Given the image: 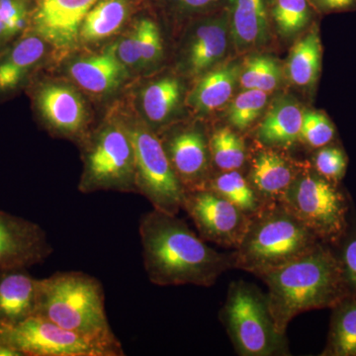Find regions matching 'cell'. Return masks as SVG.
Listing matches in <instances>:
<instances>
[{
    "label": "cell",
    "instance_id": "cell-3",
    "mask_svg": "<svg viewBox=\"0 0 356 356\" xmlns=\"http://www.w3.org/2000/svg\"><path fill=\"white\" fill-rule=\"evenodd\" d=\"M35 315L63 329L124 350L112 331L102 282L81 271H62L39 280Z\"/></svg>",
    "mask_w": 356,
    "mask_h": 356
},
{
    "label": "cell",
    "instance_id": "cell-21",
    "mask_svg": "<svg viewBox=\"0 0 356 356\" xmlns=\"http://www.w3.org/2000/svg\"><path fill=\"white\" fill-rule=\"evenodd\" d=\"M127 72L117 57L115 44L103 53L77 58L69 69L72 79L93 95H106L118 88Z\"/></svg>",
    "mask_w": 356,
    "mask_h": 356
},
{
    "label": "cell",
    "instance_id": "cell-19",
    "mask_svg": "<svg viewBox=\"0 0 356 356\" xmlns=\"http://www.w3.org/2000/svg\"><path fill=\"white\" fill-rule=\"evenodd\" d=\"M38 285L28 268L0 271V324L17 325L35 316Z\"/></svg>",
    "mask_w": 356,
    "mask_h": 356
},
{
    "label": "cell",
    "instance_id": "cell-5",
    "mask_svg": "<svg viewBox=\"0 0 356 356\" xmlns=\"http://www.w3.org/2000/svg\"><path fill=\"white\" fill-rule=\"evenodd\" d=\"M219 318L236 355H291L286 334H281L274 323L266 293L257 285L243 280L233 281Z\"/></svg>",
    "mask_w": 356,
    "mask_h": 356
},
{
    "label": "cell",
    "instance_id": "cell-6",
    "mask_svg": "<svg viewBox=\"0 0 356 356\" xmlns=\"http://www.w3.org/2000/svg\"><path fill=\"white\" fill-rule=\"evenodd\" d=\"M282 203L321 243L334 245L350 222L353 206L341 184L318 175L307 163L288 189Z\"/></svg>",
    "mask_w": 356,
    "mask_h": 356
},
{
    "label": "cell",
    "instance_id": "cell-23",
    "mask_svg": "<svg viewBox=\"0 0 356 356\" xmlns=\"http://www.w3.org/2000/svg\"><path fill=\"white\" fill-rule=\"evenodd\" d=\"M322 55L320 31L318 25H313L290 51L286 70L289 81L299 88L313 90L320 77Z\"/></svg>",
    "mask_w": 356,
    "mask_h": 356
},
{
    "label": "cell",
    "instance_id": "cell-32",
    "mask_svg": "<svg viewBox=\"0 0 356 356\" xmlns=\"http://www.w3.org/2000/svg\"><path fill=\"white\" fill-rule=\"evenodd\" d=\"M341 267L346 296L356 298V210L353 208L348 228L339 242L331 245Z\"/></svg>",
    "mask_w": 356,
    "mask_h": 356
},
{
    "label": "cell",
    "instance_id": "cell-8",
    "mask_svg": "<svg viewBox=\"0 0 356 356\" xmlns=\"http://www.w3.org/2000/svg\"><path fill=\"white\" fill-rule=\"evenodd\" d=\"M123 125L135 154L138 194L145 196L154 209L177 215L182 210L184 187L172 168L163 142L142 122H128Z\"/></svg>",
    "mask_w": 356,
    "mask_h": 356
},
{
    "label": "cell",
    "instance_id": "cell-27",
    "mask_svg": "<svg viewBox=\"0 0 356 356\" xmlns=\"http://www.w3.org/2000/svg\"><path fill=\"white\" fill-rule=\"evenodd\" d=\"M200 189L215 192L252 218L259 214L266 206L247 177L238 170L212 173Z\"/></svg>",
    "mask_w": 356,
    "mask_h": 356
},
{
    "label": "cell",
    "instance_id": "cell-15",
    "mask_svg": "<svg viewBox=\"0 0 356 356\" xmlns=\"http://www.w3.org/2000/svg\"><path fill=\"white\" fill-rule=\"evenodd\" d=\"M285 151L259 144L250 152L247 178L266 205L281 202L307 165L297 163Z\"/></svg>",
    "mask_w": 356,
    "mask_h": 356
},
{
    "label": "cell",
    "instance_id": "cell-16",
    "mask_svg": "<svg viewBox=\"0 0 356 356\" xmlns=\"http://www.w3.org/2000/svg\"><path fill=\"white\" fill-rule=\"evenodd\" d=\"M161 142L184 189L202 188L212 175L213 168L209 140L205 134L187 128L170 134Z\"/></svg>",
    "mask_w": 356,
    "mask_h": 356
},
{
    "label": "cell",
    "instance_id": "cell-10",
    "mask_svg": "<svg viewBox=\"0 0 356 356\" xmlns=\"http://www.w3.org/2000/svg\"><path fill=\"white\" fill-rule=\"evenodd\" d=\"M182 210L205 242L235 250L247 234L252 217L208 189H184Z\"/></svg>",
    "mask_w": 356,
    "mask_h": 356
},
{
    "label": "cell",
    "instance_id": "cell-2",
    "mask_svg": "<svg viewBox=\"0 0 356 356\" xmlns=\"http://www.w3.org/2000/svg\"><path fill=\"white\" fill-rule=\"evenodd\" d=\"M259 278L266 285L269 310L281 334H286L300 314L332 309L346 296L336 254L323 243Z\"/></svg>",
    "mask_w": 356,
    "mask_h": 356
},
{
    "label": "cell",
    "instance_id": "cell-24",
    "mask_svg": "<svg viewBox=\"0 0 356 356\" xmlns=\"http://www.w3.org/2000/svg\"><path fill=\"white\" fill-rule=\"evenodd\" d=\"M331 310L327 343L320 356H356L355 297H344Z\"/></svg>",
    "mask_w": 356,
    "mask_h": 356
},
{
    "label": "cell",
    "instance_id": "cell-18",
    "mask_svg": "<svg viewBox=\"0 0 356 356\" xmlns=\"http://www.w3.org/2000/svg\"><path fill=\"white\" fill-rule=\"evenodd\" d=\"M232 43L238 51L259 48L270 40V0H229Z\"/></svg>",
    "mask_w": 356,
    "mask_h": 356
},
{
    "label": "cell",
    "instance_id": "cell-13",
    "mask_svg": "<svg viewBox=\"0 0 356 356\" xmlns=\"http://www.w3.org/2000/svg\"><path fill=\"white\" fill-rule=\"evenodd\" d=\"M35 108L51 131L69 138H81L88 123L81 95L65 84L46 83L35 88Z\"/></svg>",
    "mask_w": 356,
    "mask_h": 356
},
{
    "label": "cell",
    "instance_id": "cell-30",
    "mask_svg": "<svg viewBox=\"0 0 356 356\" xmlns=\"http://www.w3.org/2000/svg\"><path fill=\"white\" fill-rule=\"evenodd\" d=\"M282 67L273 57L254 55L242 65L240 86L243 89H257L271 92L282 83Z\"/></svg>",
    "mask_w": 356,
    "mask_h": 356
},
{
    "label": "cell",
    "instance_id": "cell-31",
    "mask_svg": "<svg viewBox=\"0 0 356 356\" xmlns=\"http://www.w3.org/2000/svg\"><path fill=\"white\" fill-rule=\"evenodd\" d=\"M268 92L257 89H243L234 98L228 109V121L232 128L245 132L252 127L266 108Z\"/></svg>",
    "mask_w": 356,
    "mask_h": 356
},
{
    "label": "cell",
    "instance_id": "cell-26",
    "mask_svg": "<svg viewBox=\"0 0 356 356\" xmlns=\"http://www.w3.org/2000/svg\"><path fill=\"white\" fill-rule=\"evenodd\" d=\"M128 14V0H98L84 18L79 42L96 43L109 38L123 26Z\"/></svg>",
    "mask_w": 356,
    "mask_h": 356
},
{
    "label": "cell",
    "instance_id": "cell-33",
    "mask_svg": "<svg viewBox=\"0 0 356 356\" xmlns=\"http://www.w3.org/2000/svg\"><path fill=\"white\" fill-rule=\"evenodd\" d=\"M336 126L325 112L304 110L300 142L316 151L336 142Z\"/></svg>",
    "mask_w": 356,
    "mask_h": 356
},
{
    "label": "cell",
    "instance_id": "cell-35",
    "mask_svg": "<svg viewBox=\"0 0 356 356\" xmlns=\"http://www.w3.org/2000/svg\"><path fill=\"white\" fill-rule=\"evenodd\" d=\"M139 40L143 67H152L163 57V40L158 25L151 19H142L135 26Z\"/></svg>",
    "mask_w": 356,
    "mask_h": 356
},
{
    "label": "cell",
    "instance_id": "cell-39",
    "mask_svg": "<svg viewBox=\"0 0 356 356\" xmlns=\"http://www.w3.org/2000/svg\"><path fill=\"white\" fill-rule=\"evenodd\" d=\"M13 41H14V39L8 29H7L6 25L4 24L1 15H0V49L4 48L6 44L11 43Z\"/></svg>",
    "mask_w": 356,
    "mask_h": 356
},
{
    "label": "cell",
    "instance_id": "cell-40",
    "mask_svg": "<svg viewBox=\"0 0 356 356\" xmlns=\"http://www.w3.org/2000/svg\"><path fill=\"white\" fill-rule=\"evenodd\" d=\"M0 356H22L17 350H14L11 346L0 341Z\"/></svg>",
    "mask_w": 356,
    "mask_h": 356
},
{
    "label": "cell",
    "instance_id": "cell-25",
    "mask_svg": "<svg viewBox=\"0 0 356 356\" xmlns=\"http://www.w3.org/2000/svg\"><path fill=\"white\" fill-rule=\"evenodd\" d=\"M181 83L175 77L168 76L149 84L140 95V105L147 121L152 125H165L175 116L181 102Z\"/></svg>",
    "mask_w": 356,
    "mask_h": 356
},
{
    "label": "cell",
    "instance_id": "cell-20",
    "mask_svg": "<svg viewBox=\"0 0 356 356\" xmlns=\"http://www.w3.org/2000/svg\"><path fill=\"white\" fill-rule=\"evenodd\" d=\"M304 110L289 96L274 100L255 131L257 144L275 149H291L300 142Z\"/></svg>",
    "mask_w": 356,
    "mask_h": 356
},
{
    "label": "cell",
    "instance_id": "cell-11",
    "mask_svg": "<svg viewBox=\"0 0 356 356\" xmlns=\"http://www.w3.org/2000/svg\"><path fill=\"white\" fill-rule=\"evenodd\" d=\"M97 1L35 0L29 30L55 50L69 53L79 43L84 18Z\"/></svg>",
    "mask_w": 356,
    "mask_h": 356
},
{
    "label": "cell",
    "instance_id": "cell-12",
    "mask_svg": "<svg viewBox=\"0 0 356 356\" xmlns=\"http://www.w3.org/2000/svg\"><path fill=\"white\" fill-rule=\"evenodd\" d=\"M53 252L39 224L0 209V271L43 264Z\"/></svg>",
    "mask_w": 356,
    "mask_h": 356
},
{
    "label": "cell",
    "instance_id": "cell-1",
    "mask_svg": "<svg viewBox=\"0 0 356 356\" xmlns=\"http://www.w3.org/2000/svg\"><path fill=\"white\" fill-rule=\"evenodd\" d=\"M143 262L149 282L158 286L211 287L235 268V254L210 248L177 215L154 209L140 219Z\"/></svg>",
    "mask_w": 356,
    "mask_h": 356
},
{
    "label": "cell",
    "instance_id": "cell-28",
    "mask_svg": "<svg viewBox=\"0 0 356 356\" xmlns=\"http://www.w3.org/2000/svg\"><path fill=\"white\" fill-rule=\"evenodd\" d=\"M209 149L212 166L218 172H242L248 163L247 144L235 129L220 127L213 131L209 137Z\"/></svg>",
    "mask_w": 356,
    "mask_h": 356
},
{
    "label": "cell",
    "instance_id": "cell-7",
    "mask_svg": "<svg viewBox=\"0 0 356 356\" xmlns=\"http://www.w3.org/2000/svg\"><path fill=\"white\" fill-rule=\"evenodd\" d=\"M79 191L83 194L118 191L138 194L135 154L122 122L103 126L86 145Z\"/></svg>",
    "mask_w": 356,
    "mask_h": 356
},
{
    "label": "cell",
    "instance_id": "cell-4",
    "mask_svg": "<svg viewBox=\"0 0 356 356\" xmlns=\"http://www.w3.org/2000/svg\"><path fill=\"white\" fill-rule=\"evenodd\" d=\"M318 243L282 203L267 204L252 218L245 238L234 250L235 268L259 277L306 254Z\"/></svg>",
    "mask_w": 356,
    "mask_h": 356
},
{
    "label": "cell",
    "instance_id": "cell-29",
    "mask_svg": "<svg viewBox=\"0 0 356 356\" xmlns=\"http://www.w3.org/2000/svg\"><path fill=\"white\" fill-rule=\"evenodd\" d=\"M317 13L310 0H270L271 19L285 38L305 31Z\"/></svg>",
    "mask_w": 356,
    "mask_h": 356
},
{
    "label": "cell",
    "instance_id": "cell-14",
    "mask_svg": "<svg viewBox=\"0 0 356 356\" xmlns=\"http://www.w3.org/2000/svg\"><path fill=\"white\" fill-rule=\"evenodd\" d=\"M228 8L194 26L184 49L182 67L187 74L201 76L221 64L231 44Z\"/></svg>",
    "mask_w": 356,
    "mask_h": 356
},
{
    "label": "cell",
    "instance_id": "cell-38",
    "mask_svg": "<svg viewBox=\"0 0 356 356\" xmlns=\"http://www.w3.org/2000/svg\"><path fill=\"white\" fill-rule=\"evenodd\" d=\"M221 0H177L180 8L187 13H199L205 9L214 7Z\"/></svg>",
    "mask_w": 356,
    "mask_h": 356
},
{
    "label": "cell",
    "instance_id": "cell-9",
    "mask_svg": "<svg viewBox=\"0 0 356 356\" xmlns=\"http://www.w3.org/2000/svg\"><path fill=\"white\" fill-rule=\"evenodd\" d=\"M0 341L22 356H124L125 351L32 316L13 325L0 324Z\"/></svg>",
    "mask_w": 356,
    "mask_h": 356
},
{
    "label": "cell",
    "instance_id": "cell-37",
    "mask_svg": "<svg viewBox=\"0 0 356 356\" xmlns=\"http://www.w3.org/2000/svg\"><path fill=\"white\" fill-rule=\"evenodd\" d=\"M320 13H346L356 9V0H310Z\"/></svg>",
    "mask_w": 356,
    "mask_h": 356
},
{
    "label": "cell",
    "instance_id": "cell-34",
    "mask_svg": "<svg viewBox=\"0 0 356 356\" xmlns=\"http://www.w3.org/2000/svg\"><path fill=\"white\" fill-rule=\"evenodd\" d=\"M310 165L321 177L330 181L341 184L348 170V154L341 145L332 143L316 149Z\"/></svg>",
    "mask_w": 356,
    "mask_h": 356
},
{
    "label": "cell",
    "instance_id": "cell-17",
    "mask_svg": "<svg viewBox=\"0 0 356 356\" xmlns=\"http://www.w3.org/2000/svg\"><path fill=\"white\" fill-rule=\"evenodd\" d=\"M47 44L30 30L0 49V99L19 92L47 53Z\"/></svg>",
    "mask_w": 356,
    "mask_h": 356
},
{
    "label": "cell",
    "instance_id": "cell-36",
    "mask_svg": "<svg viewBox=\"0 0 356 356\" xmlns=\"http://www.w3.org/2000/svg\"><path fill=\"white\" fill-rule=\"evenodd\" d=\"M115 51L119 60L126 69L137 70L143 67L136 27H134L125 36L122 37L118 43L115 44Z\"/></svg>",
    "mask_w": 356,
    "mask_h": 356
},
{
    "label": "cell",
    "instance_id": "cell-22",
    "mask_svg": "<svg viewBox=\"0 0 356 356\" xmlns=\"http://www.w3.org/2000/svg\"><path fill=\"white\" fill-rule=\"evenodd\" d=\"M241 70L242 65L231 63L204 74L188 96L189 106L202 114L224 107L233 98L240 83Z\"/></svg>",
    "mask_w": 356,
    "mask_h": 356
}]
</instances>
